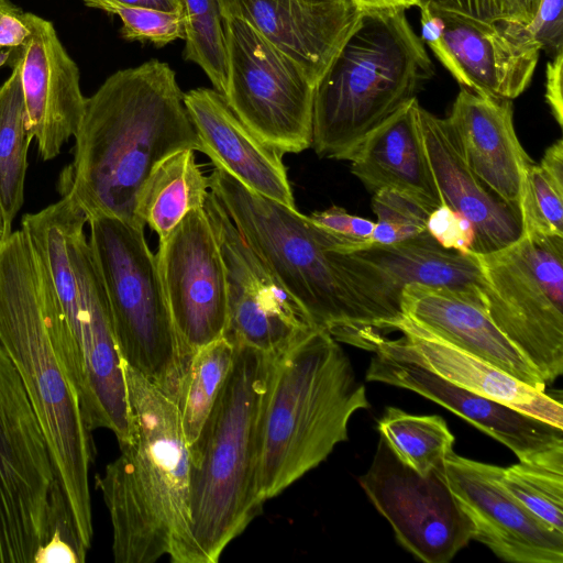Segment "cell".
<instances>
[{
    "mask_svg": "<svg viewBox=\"0 0 563 563\" xmlns=\"http://www.w3.org/2000/svg\"><path fill=\"white\" fill-rule=\"evenodd\" d=\"M62 314L36 247L21 228L12 231L0 242V343L45 438L81 563L93 536L89 475L96 451L77 389L55 344Z\"/></svg>",
    "mask_w": 563,
    "mask_h": 563,
    "instance_id": "1",
    "label": "cell"
},
{
    "mask_svg": "<svg viewBox=\"0 0 563 563\" xmlns=\"http://www.w3.org/2000/svg\"><path fill=\"white\" fill-rule=\"evenodd\" d=\"M74 137L60 195L71 196L88 218L104 214L135 223H141L137 196L154 166L200 146L176 74L156 58L113 73L86 98Z\"/></svg>",
    "mask_w": 563,
    "mask_h": 563,
    "instance_id": "2",
    "label": "cell"
},
{
    "mask_svg": "<svg viewBox=\"0 0 563 563\" xmlns=\"http://www.w3.org/2000/svg\"><path fill=\"white\" fill-rule=\"evenodd\" d=\"M123 361V360H122ZM131 441L96 476L112 527L117 563H189L190 456L176 401L123 362Z\"/></svg>",
    "mask_w": 563,
    "mask_h": 563,
    "instance_id": "3",
    "label": "cell"
},
{
    "mask_svg": "<svg viewBox=\"0 0 563 563\" xmlns=\"http://www.w3.org/2000/svg\"><path fill=\"white\" fill-rule=\"evenodd\" d=\"M234 346L230 373L189 449V563H217L265 503L258 473L273 356Z\"/></svg>",
    "mask_w": 563,
    "mask_h": 563,
    "instance_id": "4",
    "label": "cell"
},
{
    "mask_svg": "<svg viewBox=\"0 0 563 563\" xmlns=\"http://www.w3.org/2000/svg\"><path fill=\"white\" fill-rule=\"evenodd\" d=\"M341 345L314 329L273 356L263 419L258 492L266 501L322 463L347 440V424L369 408Z\"/></svg>",
    "mask_w": 563,
    "mask_h": 563,
    "instance_id": "5",
    "label": "cell"
},
{
    "mask_svg": "<svg viewBox=\"0 0 563 563\" xmlns=\"http://www.w3.org/2000/svg\"><path fill=\"white\" fill-rule=\"evenodd\" d=\"M434 67L404 8L362 10L314 85L311 147L346 159L352 150L416 98Z\"/></svg>",
    "mask_w": 563,
    "mask_h": 563,
    "instance_id": "6",
    "label": "cell"
},
{
    "mask_svg": "<svg viewBox=\"0 0 563 563\" xmlns=\"http://www.w3.org/2000/svg\"><path fill=\"white\" fill-rule=\"evenodd\" d=\"M208 180L246 243L314 327L339 343L374 352L386 336L373 330L333 260L335 250H358L368 245V239L333 234L296 208L254 192L219 167Z\"/></svg>",
    "mask_w": 563,
    "mask_h": 563,
    "instance_id": "7",
    "label": "cell"
},
{
    "mask_svg": "<svg viewBox=\"0 0 563 563\" xmlns=\"http://www.w3.org/2000/svg\"><path fill=\"white\" fill-rule=\"evenodd\" d=\"M88 225L123 362L179 405L192 355L177 334L145 225L104 214Z\"/></svg>",
    "mask_w": 563,
    "mask_h": 563,
    "instance_id": "8",
    "label": "cell"
},
{
    "mask_svg": "<svg viewBox=\"0 0 563 563\" xmlns=\"http://www.w3.org/2000/svg\"><path fill=\"white\" fill-rule=\"evenodd\" d=\"M56 532L70 543L67 507L45 438L0 343V563H34Z\"/></svg>",
    "mask_w": 563,
    "mask_h": 563,
    "instance_id": "9",
    "label": "cell"
},
{
    "mask_svg": "<svg viewBox=\"0 0 563 563\" xmlns=\"http://www.w3.org/2000/svg\"><path fill=\"white\" fill-rule=\"evenodd\" d=\"M486 280V310L549 385L563 373V236L522 234L476 254Z\"/></svg>",
    "mask_w": 563,
    "mask_h": 563,
    "instance_id": "10",
    "label": "cell"
},
{
    "mask_svg": "<svg viewBox=\"0 0 563 563\" xmlns=\"http://www.w3.org/2000/svg\"><path fill=\"white\" fill-rule=\"evenodd\" d=\"M223 16L229 107L283 155L311 147L314 85L249 22Z\"/></svg>",
    "mask_w": 563,
    "mask_h": 563,
    "instance_id": "11",
    "label": "cell"
},
{
    "mask_svg": "<svg viewBox=\"0 0 563 563\" xmlns=\"http://www.w3.org/2000/svg\"><path fill=\"white\" fill-rule=\"evenodd\" d=\"M350 292L368 323L380 335L402 319L406 287L450 291L486 309V280L476 254L442 247L427 231L388 245L333 254Z\"/></svg>",
    "mask_w": 563,
    "mask_h": 563,
    "instance_id": "12",
    "label": "cell"
},
{
    "mask_svg": "<svg viewBox=\"0 0 563 563\" xmlns=\"http://www.w3.org/2000/svg\"><path fill=\"white\" fill-rule=\"evenodd\" d=\"M360 484L393 527L397 541L420 561L448 563L472 540L471 522L448 485L444 465L421 475L379 435Z\"/></svg>",
    "mask_w": 563,
    "mask_h": 563,
    "instance_id": "13",
    "label": "cell"
},
{
    "mask_svg": "<svg viewBox=\"0 0 563 563\" xmlns=\"http://www.w3.org/2000/svg\"><path fill=\"white\" fill-rule=\"evenodd\" d=\"M205 210L225 268L228 316L223 336L233 344L276 356L318 329L246 243L211 191Z\"/></svg>",
    "mask_w": 563,
    "mask_h": 563,
    "instance_id": "14",
    "label": "cell"
},
{
    "mask_svg": "<svg viewBox=\"0 0 563 563\" xmlns=\"http://www.w3.org/2000/svg\"><path fill=\"white\" fill-rule=\"evenodd\" d=\"M155 256L177 334L194 355L223 335L228 316L224 263L205 206L159 239Z\"/></svg>",
    "mask_w": 563,
    "mask_h": 563,
    "instance_id": "15",
    "label": "cell"
},
{
    "mask_svg": "<svg viewBox=\"0 0 563 563\" xmlns=\"http://www.w3.org/2000/svg\"><path fill=\"white\" fill-rule=\"evenodd\" d=\"M365 378L409 389L446 408L511 450L519 461L563 444V428L468 391L431 371L401 336L382 339Z\"/></svg>",
    "mask_w": 563,
    "mask_h": 563,
    "instance_id": "16",
    "label": "cell"
},
{
    "mask_svg": "<svg viewBox=\"0 0 563 563\" xmlns=\"http://www.w3.org/2000/svg\"><path fill=\"white\" fill-rule=\"evenodd\" d=\"M501 466L452 451L444 460L448 485L472 526V540L511 563H562L563 532L551 529L501 483Z\"/></svg>",
    "mask_w": 563,
    "mask_h": 563,
    "instance_id": "17",
    "label": "cell"
},
{
    "mask_svg": "<svg viewBox=\"0 0 563 563\" xmlns=\"http://www.w3.org/2000/svg\"><path fill=\"white\" fill-rule=\"evenodd\" d=\"M427 2L443 23L439 62L461 87L508 100L525 91L541 52L529 25L486 21Z\"/></svg>",
    "mask_w": 563,
    "mask_h": 563,
    "instance_id": "18",
    "label": "cell"
},
{
    "mask_svg": "<svg viewBox=\"0 0 563 563\" xmlns=\"http://www.w3.org/2000/svg\"><path fill=\"white\" fill-rule=\"evenodd\" d=\"M31 30L26 42L12 49L20 64V79L29 131L42 161L57 157L76 133L86 97L77 64L62 44L53 23L23 12Z\"/></svg>",
    "mask_w": 563,
    "mask_h": 563,
    "instance_id": "19",
    "label": "cell"
},
{
    "mask_svg": "<svg viewBox=\"0 0 563 563\" xmlns=\"http://www.w3.org/2000/svg\"><path fill=\"white\" fill-rule=\"evenodd\" d=\"M223 15L245 20L316 85L362 10L350 0H221Z\"/></svg>",
    "mask_w": 563,
    "mask_h": 563,
    "instance_id": "20",
    "label": "cell"
},
{
    "mask_svg": "<svg viewBox=\"0 0 563 563\" xmlns=\"http://www.w3.org/2000/svg\"><path fill=\"white\" fill-rule=\"evenodd\" d=\"M184 103L199 139V151L249 189L296 208L283 154L252 132L216 89L196 88Z\"/></svg>",
    "mask_w": 563,
    "mask_h": 563,
    "instance_id": "21",
    "label": "cell"
},
{
    "mask_svg": "<svg viewBox=\"0 0 563 563\" xmlns=\"http://www.w3.org/2000/svg\"><path fill=\"white\" fill-rule=\"evenodd\" d=\"M445 120L470 169L501 199L519 208L532 159L517 137L511 100L461 87Z\"/></svg>",
    "mask_w": 563,
    "mask_h": 563,
    "instance_id": "22",
    "label": "cell"
},
{
    "mask_svg": "<svg viewBox=\"0 0 563 563\" xmlns=\"http://www.w3.org/2000/svg\"><path fill=\"white\" fill-rule=\"evenodd\" d=\"M420 120L442 203L474 227L472 253H493L518 241L523 234L520 209L501 199L470 169L445 118L421 107Z\"/></svg>",
    "mask_w": 563,
    "mask_h": 563,
    "instance_id": "23",
    "label": "cell"
},
{
    "mask_svg": "<svg viewBox=\"0 0 563 563\" xmlns=\"http://www.w3.org/2000/svg\"><path fill=\"white\" fill-rule=\"evenodd\" d=\"M404 316L451 345L539 390L547 384L479 303L450 291L412 285L401 296Z\"/></svg>",
    "mask_w": 563,
    "mask_h": 563,
    "instance_id": "24",
    "label": "cell"
},
{
    "mask_svg": "<svg viewBox=\"0 0 563 563\" xmlns=\"http://www.w3.org/2000/svg\"><path fill=\"white\" fill-rule=\"evenodd\" d=\"M417 98L368 133L347 155L351 172L373 194L398 189L437 208L442 200L427 155Z\"/></svg>",
    "mask_w": 563,
    "mask_h": 563,
    "instance_id": "25",
    "label": "cell"
},
{
    "mask_svg": "<svg viewBox=\"0 0 563 563\" xmlns=\"http://www.w3.org/2000/svg\"><path fill=\"white\" fill-rule=\"evenodd\" d=\"M395 331L402 333L431 371L450 383L563 428L562 402L545 390L531 387L451 345L405 316L395 325Z\"/></svg>",
    "mask_w": 563,
    "mask_h": 563,
    "instance_id": "26",
    "label": "cell"
},
{
    "mask_svg": "<svg viewBox=\"0 0 563 563\" xmlns=\"http://www.w3.org/2000/svg\"><path fill=\"white\" fill-rule=\"evenodd\" d=\"M194 150L177 151L158 162L137 196L135 216L164 238L191 210L203 208L209 180L196 163Z\"/></svg>",
    "mask_w": 563,
    "mask_h": 563,
    "instance_id": "27",
    "label": "cell"
},
{
    "mask_svg": "<svg viewBox=\"0 0 563 563\" xmlns=\"http://www.w3.org/2000/svg\"><path fill=\"white\" fill-rule=\"evenodd\" d=\"M12 71L0 86V220L7 235L24 202L31 141L23 100L20 64L10 57Z\"/></svg>",
    "mask_w": 563,
    "mask_h": 563,
    "instance_id": "28",
    "label": "cell"
},
{
    "mask_svg": "<svg viewBox=\"0 0 563 563\" xmlns=\"http://www.w3.org/2000/svg\"><path fill=\"white\" fill-rule=\"evenodd\" d=\"M377 429L396 456L421 475L444 465L455 441L445 420L438 415H413L387 407Z\"/></svg>",
    "mask_w": 563,
    "mask_h": 563,
    "instance_id": "29",
    "label": "cell"
},
{
    "mask_svg": "<svg viewBox=\"0 0 563 563\" xmlns=\"http://www.w3.org/2000/svg\"><path fill=\"white\" fill-rule=\"evenodd\" d=\"M501 483L540 521L563 532V444L504 467Z\"/></svg>",
    "mask_w": 563,
    "mask_h": 563,
    "instance_id": "30",
    "label": "cell"
},
{
    "mask_svg": "<svg viewBox=\"0 0 563 563\" xmlns=\"http://www.w3.org/2000/svg\"><path fill=\"white\" fill-rule=\"evenodd\" d=\"M235 346L221 336L195 352L183 398L178 405L188 450L197 441L230 373Z\"/></svg>",
    "mask_w": 563,
    "mask_h": 563,
    "instance_id": "31",
    "label": "cell"
},
{
    "mask_svg": "<svg viewBox=\"0 0 563 563\" xmlns=\"http://www.w3.org/2000/svg\"><path fill=\"white\" fill-rule=\"evenodd\" d=\"M185 14L184 58L197 64L217 91L227 84V44L221 0H181Z\"/></svg>",
    "mask_w": 563,
    "mask_h": 563,
    "instance_id": "32",
    "label": "cell"
},
{
    "mask_svg": "<svg viewBox=\"0 0 563 563\" xmlns=\"http://www.w3.org/2000/svg\"><path fill=\"white\" fill-rule=\"evenodd\" d=\"M372 208L377 221L369 245H388L427 231V219L434 209L411 194L389 188L374 192Z\"/></svg>",
    "mask_w": 563,
    "mask_h": 563,
    "instance_id": "33",
    "label": "cell"
},
{
    "mask_svg": "<svg viewBox=\"0 0 563 563\" xmlns=\"http://www.w3.org/2000/svg\"><path fill=\"white\" fill-rule=\"evenodd\" d=\"M519 208L523 234L563 236V185L533 162L526 169Z\"/></svg>",
    "mask_w": 563,
    "mask_h": 563,
    "instance_id": "34",
    "label": "cell"
},
{
    "mask_svg": "<svg viewBox=\"0 0 563 563\" xmlns=\"http://www.w3.org/2000/svg\"><path fill=\"white\" fill-rule=\"evenodd\" d=\"M93 9L118 15L122 21L121 36L126 41L151 43L157 47L178 38L185 40V14L181 11H163L124 5L111 0H84Z\"/></svg>",
    "mask_w": 563,
    "mask_h": 563,
    "instance_id": "35",
    "label": "cell"
},
{
    "mask_svg": "<svg viewBox=\"0 0 563 563\" xmlns=\"http://www.w3.org/2000/svg\"><path fill=\"white\" fill-rule=\"evenodd\" d=\"M427 232L444 249L472 253L475 230L468 219L442 203L429 214Z\"/></svg>",
    "mask_w": 563,
    "mask_h": 563,
    "instance_id": "36",
    "label": "cell"
},
{
    "mask_svg": "<svg viewBox=\"0 0 563 563\" xmlns=\"http://www.w3.org/2000/svg\"><path fill=\"white\" fill-rule=\"evenodd\" d=\"M563 0H541L537 15L529 25L536 40L550 56L563 51Z\"/></svg>",
    "mask_w": 563,
    "mask_h": 563,
    "instance_id": "37",
    "label": "cell"
},
{
    "mask_svg": "<svg viewBox=\"0 0 563 563\" xmlns=\"http://www.w3.org/2000/svg\"><path fill=\"white\" fill-rule=\"evenodd\" d=\"M318 227L343 238L366 240L371 236L375 222L347 213L343 208L332 206L308 216Z\"/></svg>",
    "mask_w": 563,
    "mask_h": 563,
    "instance_id": "38",
    "label": "cell"
},
{
    "mask_svg": "<svg viewBox=\"0 0 563 563\" xmlns=\"http://www.w3.org/2000/svg\"><path fill=\"white\" fill-rule=\"evenodd\" d=\"M541 0H482L486 21L506 20L530 25Z\"/></svg>",
    "mask_w": 563,
    "mask_h": 563,
    "instance_id": "39",
    "label": "cell"
},
{
    "mask_svg": "<svg viewBox=\"0 0 563 563\" xmlns=\"http://www.w3.org/2000/svg\"><path fill=\"white\" fill-rule=\"evenodd\" d=\"M23 11L12 4L0 10V47L15 49L21 47L31 34L22 18Z\"/></svg>",
    "mask_w": 563,
    "mask_h": 563,
    "instance_id": "40",
    "label": "cell"
},
{
    "mask_svg": "<svg viewBox=\"0 0 563 563\" xmlns=\"http://www.w3.org/2000/svg\"><path fill=\"white\" fill-rule=\"evenodd\" d=\"M562 66L563 51L552 57L545 71V99L560 126L563 125Z\"/></svg>",
    "mask_w": 563,
    "mask_h": 563,
    "instance_id": "41",
    "label": "cell"
},
{
    "mask_svg": "<svg viewBox=\"0 0 563 563\" xmlns=\"http://www.w3.org/2000/svg\"><path fill=\"white\" fill-rule=\"evenodd\" d=\"M80 563L75 549L56 532L36 553L34 563Z\"/></svg>",
    "mask_w": 563,
    "mask_h": 563,
    "instance_id": "42",
    "label": "cell"
},
{
    "mask_svg": "<svg viewBox=\"0 0 563 563\" xmlns=\"http://www.w3.org/2000/svg\"><path fill=\"white\" fill-rule=\"evenodd\" d=\"M554 181L563 185V141L559 139L549 146L539 164Z\"/></svg>",
    "mask_w": 563,
    "mask_h": 563,
    "instance_id": "43",
    "label": "cell"
},
{
    "mask_svg": "<svg viewBox=\"0 0 563 563\" xmlns=\"http://www.w3.org/2000/svg\"><path fill=\"white\" fill-rule=\"evenodd\" d=\"M422 1H429L433 5L450 10L460 12L466 15H471L474 18L483 19V7H482V0H422Z\"/></svg>",
    "mask_w": 563,
    "mask_h": 563,
    "instance_id": "44",
    "label": "cell"
},
{
    "mask_svg": "<svg viewBox=\"0 0 563 563\" xmlns=\"http://www.w3.org/2000/svg\"><path fill=\"white\" fill-rule=\"evenodd\" d=\"M360 10L419 7L422 0H350Z\"/></svg>",
    "mask_w": 563,
    "mask_h": 563,
    "instance_id": "45",
    "label": "cell"
},
{
    "mask_svg": "<svg viewBox=\"0 0 563 563\" xmlns=\"http://www.w3.org/2000/svg\"><path fill=\"white\" fill-rule=\"evenodd\" d=\"M124 5L150 8L163 11H181V0H111Z\"/></svg>",
    "mask_w": 563,
    "mask_h": 563,
    "instance_id": "46",
    "label": "cell"
},
{
    "mask_svg": "<svg viewBox=\"0 0 563 563\" xmlns=\"http://www.w3.org/2000/svg\"><path fill=\"white\" fill-rule=\"evenodd\" d=\"M11 54H12V49L4 48V51H2L0 47V67L3 66L4 64L9 63Z\"/></svg>",
    "mask_w": 563,
    "mask_h": 563,
    "instance_id": "47",
    "label": "cell"
},
{
    "mask_svg": "<svg viewBox=\"0 0 563 563\" xmlns=\"http://www.w3.org/2000/svg\"><path fill=\"white\" fill-rule=\"evenodd\" d=\"M14 4L11 0H0V10Z\"/></svg>",
    "mask_w": 563,
    "mask_h": 563,
    "instance_id": "48",
    "label": "cell"
},
{
    "mask_svg": "<svg viewBox=\"0 0 563 563\" xmlns=\"http://www.w3.org/2000/svg\"><path fill=\"white\" fill-rule=\"evenodd\" d=\"M5 236H8V235H7L5 231H4V228H3L2 222H1V220H0V242H1Z\"/></svg>",
    "mask_w": 563,
    "mask_h": 563,
    "instance_id": "49",
    "label": "cell"
}]
</instances>
